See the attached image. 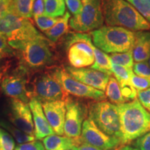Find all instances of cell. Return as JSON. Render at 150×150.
<instances>
[{
	"label": "cell",
	"mask_w": 150,
	"mask_h": 150,
	"mask_svg": "<svg viewBox=\"0 0 150 150\" xmlns=\"http://www.w3.org/2000/svg\"><path fill=\"white\" fill-rule=\"evenodd\" d=\"M104 21L108 26L132 31H147L150 24L126 0H102Z\"/></svg>",
	"instance_id": "1"
},
{
	"label": "cell",
	"mask_w": 150,
	"mask_h": 150,
	"mask_svg": "<svg viewBox=\"0 0 150 150\" xmlns=\"http://www.w3.org/2000/svg\"><path fill=\"white\" fill-rule=\"evenodd\" d=\"M123 143H129L150 131V112L138 99L117 105Z\"/></svg>",
	"instance_id": "2"
},
{
	"label": "cell",
	"mask_w": 150,
	"mask_h": 150,
	"mask_svg": "<svg viewBox=\"0 0 150 150\" xmlns=\"http://www.w3.org/2000/svg\"><path fill=\"white\" fill-rule=\"evenodd\" d=\"M91 35L94 45L108 54L131 51L135 42V32L121 27H102Z\"/></svg>",
	"instance_id": "3"
},
{
	"label": "cell",
	"mask_w": 150,
	"mask_h": 150,
	"mask_svg": "<svg viewBox=\"0 0 150 150\" xmlns=\"http://www.w3.org/2000/svg\"><path fill=\"white\" fill-rule=\"evenodd\" d=\"M13 50L26 68H41L53 62V53L50 43L42 35L18 45Z\"/></svg>",
	"instance_id": "4"
},
{
	"label": "cell",
	"mask_w": 150,
	"mask_h": 150,
	"mask_svg": "<svg viewBox=\"0 0 150 150\" xmlns=\"http://www.w3.org/2000/svg\"><path fill=\"white\" fill-rule=\"evenodd\" d=\"M88 117L101 131L122 142L117 106L105 100L92 102L88 107Z\"/></svg>",
	"instance_id": "5"
},
{
	"label": "cell",
	"mask_w": 150,
	"mask_h": 150,
	"mask_svg": "<svg viewBox=\"0 0 150 150\" xmlns=\"http://www.w3.org/2000/svg\"><path fill=\"white\" fill-rule=\"evenodd\" d=\"M0 34L5 37L13 49L20 43L31 40L42 35L29 19L20 18L10 13L0 18Z\"/></svg>",
	"instance_id": "6"
},
{
	"label": "cell",
	"mask_w": 150,
	"mask_h": 150,
	"mask_svg": "<svg viewBox=\"0 0 150 150\" xmlns=\"http://www.w3.org/2000/svg\"><path fill=\"white\" fill-rule=\"evenodd\" d=\"M104 22L102 0H81L79 13L70 18V27L79 32L93 31Z\"/></svg>",
	"instance_id": "7"
},
{
	"label": "cell",
	"mask_w": 150,
	"mask_h": 150,
	"mask_svg": "<svg viewBox=\"0 0 150 150\" xmlns=\"http://www.w3.org/2000/svg\"><path fill=\"white\" fill-rule=\"evenodd\" d=\"M30 100L36 99L41 103L56 100L65 101L68 94L63 90L52 74L38 75L31 83V88L27 90Z\"/></svg>",
	"instance_id": "8"
},
{
	"label": "cell",
	"mask_w": 150,
	"mask_h": 150,
	"mask_svg": "<svg viewBox=\"0 0 150 150\" xmlns=\"http://www.w3.org/2000/svg\"><path fill=\"white\" fill-rule=\"evenodd\" d=\"M91 35L86 33H74L67 42V58L69 63L76 68L92 66L95 56L89 41Z\"/></svg>",
	"instance_id": "9"
},
{
	"label": "cell",
	"mask_w": 150,
	"mask_h": 150,
	"mask_svg": "<svg viewBox=\"0 0 150 150\" xmlns=\"http://www.w3.org/2000/svg\"><path fill=\"white\" fill-rule=\"evenodd\" d=\"M52 74L67 94L81 98L94 99L97 102L104 101L106 98L104 92L79 81L72 77L65 70L61 68L55 69Z\"/></svg>",
	"instance_id": "10"
},
{
	"label": "cell",
	"mask_w": 150,
	"mask_h": 150,
	"mask_svg": "<svg viewBox=\"0 0 150 150\" xmlns=\"http://www.w3.org/2000/svg\"><path fill=\"white\" fill-rule=\"evenodd\" d=\"M66 114L64 125V134L71 138L78 139L81 137L82 126L88 112L86 105L79 100L68 97L65 99Z\"/></svg>",
	"instance_id": "11"
},
{
	"label": "cell",
	"mask_w": 150,
	"mask_h": 150,
	"mask_svg": "<svg viewBox=\"0 0 150 150\" xmlns=\"http://www.w3.org/2000/svg\"><path fill=\"white\" fill-rule=\"evenodd\" d=\"M80 140L81 143L104 150H113L122 143L118 138L108 136L101 131L90 117L83 122Z\"/></svg>",
	"instance_id": "12"
},
{
	"label": "cell",
	"mask_w": 150,
	"mask_h": 150,
	"mask_svg": "<svg viewBox=\"0 0 150 150\" xmlns=\"http://www.w3.org/2000/svg\"><path fill=\"white\" fill-rule=\"evenodd\" d=\"M27 68L21 65L13 74L6 76L1 81V88L6 96L24 103H29L27 93Z\"/></svg>",
	"instance_id": "13"
},
{
	"label": "cell",
	"mask_w": 150,
	"mask_h": 150,
	"mask_svg": "<svg viewBox=\"0 0 150 150\" xmlns=\"http://www.w3.org/2000/svg\"><path fill=\"white\" fill-rule=\"evenodd\" d=\"M9 119L17 128L30 136H34V124L29 104L19 99H11Z\"/></svg>",
	"instance_id": "14"
},
{
	"label": "cell",
	"mask_w": 150,
	"mask_h": 150,
	"mask_svg": "<svg viewBox=\"0 0 150 150\" xmlns=\"http://www.w3.org/2000/svg\"><path fill=\"white\" fill-rule=\"evenodd\" d=\"M66 72L72 77L86 85L102 91H105L109 81L110 76L107 74L94 69L83 67L76 68L74 67H65Z\"/></svg>",
	"instance_id": "15"
},
{
	"label": "cell",
	"mask_w": 150,
	"mask_h": 150,
	"mask_svg": "<svg viewBox=\"0 0 150 150\" xmlns=\"http://www.w3.org/2000/svg\"><path fill=\"white\" fill-rule=\"evenodd\" d=\"M45 115L56 135L64 134V125L66 114V106L63 100L41 103Z\"/></svg>",
	"instance_id": "16"
},
{
	"label": "cell",
	"mask_w": 150,
	"mask_h": 150,
	"mask_svg": "<svg viewBox=\"0 0 150 150\" xmlns=\"http://www.w3.org/2000/svg\"><path fill=\"white\" fill-rule=\"evenodd\" d=\"M29 105L33 115L35 138L38 140H42L47 136L55 134L45 115L40 101L31 99Z\"/></svg>",
	"instance_id": "17"
},
{
	"label": "cell",
	"mask_w": 150,
	"mask_h": 150,
	"mask_svg": "<svg viewBox=\"0 0 150 150\" xmlns=\"http://www.w3.org/2000/svg\"><path fill=\"white\" fill-rule=\"evenodd\" d=\"M136 63L147 61L150 56V31L135 32V42L132 49Z\"/></svg>",
	"instance_id": "18"
},
{
	"label": "cell",
	"mask_w": 150,
	"mask_h": 150,
	"mask_svg": "<svg viewBox=\"0 0 150 150\" xmlns=\"http://www.w3.org/2000/svg\"><path fill=\"white\" fill-rule=\"evenodd\" d=\"M45 150H65L72 147H78L81 144L80 138L78 139L67 136L52 134L45 137L42 140Z\"/></svg>",
	"instance_id": "19"
},
{
	"label": "cell",
	"mask_w": 150,
	"mask_h": 150,
	"mask_svg": "<svg viewBox=\"0 0 150 150\" xmlns=\"http://www.w3.org/2000/svg\"><path fill=\"white\" fill-rule=\"evenodd\" d=\"M89 43L93 49L94 56H95V63L91 66V68L111 76L112 74V63L110 56L94 45L91 39L90 40Z\"/></svg>",
	"instance_id": "20"
},
{
	"label": "cell",
	"mask_w": 150,
	"mask_h": 150,
	"mask_svg": "<svg viewBox=\"0 0 150 150\" xmlns=\"http://www.w3.org/2000/svg\"><path fill=\"white\" fill-rule=\"evenodd\" d=\"M70 18V13L66 11L64 16L59 18L58 22L51 29L45 31V34L49 40L53 42H56L62 35L66 33L68 31L69 21Z\"/></svg>",
	"instance_id": "21"
},
{
	"label": "cell",
	"mask_w": 150,
	"mask_h": 150,
	"mask_svg": "<svg viewBox=\"0 0 150 150\" xmlns=\"http://www.w3.org/2000/svg\"><path fill=\"white\" fill-rule=\"evenodd\" d=\"M35 0H12L9 13L22 18H31Z\"/></svg>",
	"instance_id": "22"
},
{
	"label": "cell",
	"mask_w": 150,
	"mask_h": 150,
	"mask_svg": "<svg viewBox=\"0 0 150 150\" xmlns=\"http://www.w3.org/2000/svg\"><path fill=\"white\" fill-rule=\"evenodd\" d=\"M106 96L109 99L112 104L120 105L126 102L122 95L120 86L115 78L110 76L109 81L106 86Z\"/></svg>",
	"instance_id": "23"
},
{
	"label": "cell",
	"mask_w": 150,
	"mask_h": 150,
	"mask_svg": "<svg viewBox=\"0 0 150 150\" xmlns=\"http://www.w3.org/2000/svg\"><path fill=\"white\" fill-rule=\"evenodd\" d=\"M65 13L64 0H45L44 16L58 18L63 16Z\"/></svg>",
	"instance_id": "24"
},
{
	"label": "cell",
	"mask_w": 150,
	"mask_h": 150,
	"mask_svg": "<svg viewBox=\"0 0 150 150\" xmlns=\"http://www.w3.org/2000/svg\"><path fill=\"white\" fill-rule=\"evenodd\" d=\"M0 127H3L5 130L9 132L11 136L13 137L18 144L26 143L33 141L35 140V136H30L23 131L15 127L13 124L8 122L6 121H0Z\"/></svg>",
	"instance_id": "25"
},
{
	"label": "cell",
	"mask_w": 150,
	"mask_h": 150,
	"mask_svg": "<svg viewBox=\"0 0 150 150\" xmlns=\"http://www.w3.org/2000/svg\"><path fill=\"white\" fill-rule=\"evenodd\" d=\"M110 59L112 64L121 65L129 68H133L134 64L132 50L125 53L111 54Z\"/></svg>",
	"instance_id": "26"
},
{
	"label": "cell",
	"mask_w": 150,
	"mask_h": 150,
	"mask_svg": "<svg viewBox=\"0 0 150 150\" xmlns=\"http://www.w3.org/2000/svg\"><path fill=\"white\" fill-rule=\"evenodd\" d=\"M112 72L118 82L131 81V76L134 74L133 68L114 64H112Z\"/></svg>",
	"instance_id": "27"
},
{
	"label": "cell",
	"mask_w": 150,
	"mask_h": 150,
	"mask_svg": "<svg viewBox=\"0 0 150 150\" xmlns=\"http://www.w3.org/2000/svg\"><path fill=\"white\" fill-rule=\"evenodd\" d=\"M150 24V0H126Z\"/></svg>",
	"instance_id": "28"
},
{
	"label": "cell",
	"mask_w": 150,
	"mask_h": 150,
	"mask_svg": "<svg viewBox=\"0 0 150 150\" xmlns=\"http://www.w3.org/2000/svg\"><path fill=\"white\" fill-rule=\"evenodd\" d=\"M120 86L122 95L126 102H129L136 99L138 97V91L133 86L131 81L118 82Z\"/></svg>",
	"instance_id": "29"
},
{
	"label": "cell",
	"mask_w": 150,
	"mask_h": 150,
	"mask_svg": "<svg viewBox=\"0 0 150 150\" xmlns=\"http://www.w3.org/2000/svg\"><path fill=\"white\" fill-rule=\"evenodd\" d=\"M34 21L38 29L42 31H46L50 29L59 20L58 18H52L42 15V16H35Z\"/></svg>",
	"instance_id": "30"
},
{
	"label": "cell",
	"mask_w": 150,
	"mask_h": 150,
	"mask_svg": "<svg viewBox=\"0 0 150 150\" xmlns=\"http://www.w3.org/2000/svg\"><path fill=\"white\" fill-rule=\"evenodd\" d=\"M13 137L4 129L0 127V150H15Z\"/></svg>",
	"instance_id": "31"
},
{
	"label": "cell",
	"mask_w": 150,
	"mask_h": 150,
	"mask_svg": "<svg viewBox=\"0 0 150 150\" xmlns=\"http://www.w3.org/2000/svg\"><path fill=\"white\" fill-rule=\"evenodd\" d=\"M135 74L150 79V66L147 61L135 63L133 66Z\"/></svg>",
	"instance_id": "32"
},
{
	"label": "cell",
	"mask_w": 150,
	"mask_h": 150,
	"mask_svg": "<svg viewBox=\"0 0 150 150\" xmlns=\"http://www.w3.org/2000/svg\"><path fill=\"white\" fill-rule=\"evenodd\" d=\"M131 83L137 91H141L150 88V79L134 74L131 78Z\"/></svg>",
	"instance_id": "33"
},
{
	"label": "cell",
	"mask_w": 150,
	"mask_h": 150,
	"mask_svg": "<svg viewBox=\"0 0 150 150\" xmlns=\"http://www.w3.org/2000/svg\"><path fill=\"white\" fill-rule=\"evenodd\" d=\"M133 145L140 150H150V131L135 140Z\"/></svg>",
	"instance_id": "34"
},
{
	"label": "cell",
	"mask_w": 150,
	"mask_h": 150,
	"mask_svg": "<svg viewBox=\"0 0 150 150\" xmlns=\"http://www.w3.org/2000/svg\"><path fill=\"white\" fill-rule=\"evenodd\" d=\"M15 150H45L42 142L39 140L26 142V143L19 144L15 148Z\"/></svg>",
	"instance_id": "35"
},
{
	"label": "cell",
	"mask_w": 150,
	"mask_h": 150,
	"mask_svg": "<svg viewBox=\"0 0 150 150\" xmlns=\"http://www.w3.org/2000/svg\"><path fill=\"white\" fill-rule=\"evenodd\" d=\"M138 99L147 110L150 108V88L144 91H138Z\"/></svg>",
	"instance_id": "36"
},
{
	"label": "cell",
	"mask_w": 150,
	"mask_h": 150,
	"mask_svg": "<svg viewBox=\"0 0 150 150\" xmlns=\"http://www.w3.org/2000/svg\"><path fill=\"white\" fill-rule=\"evenodd\" d=\"M13 54H15L13 49L9 45L5 37L0 34V55L5 57L12 55Z\"/></svg>",
	"instance_id": "37"
},
{
	"label": "cell",
	"mask_w": 150,
	"mask_h": 150,
	"mask_svg": "<svg viewBox=\"0 0 150 150\" xmlns=\"http://www.w3.org/2000/svg\"><path fill=\"white\" fill-rule=\"evenodd\" d=\"M65 1L69 11L72 15L76 16L79 13L81 7V0H65Z\"/></svg>",
	"instance_id": "38"
},
{
	"label": "cell",
	"mask_w": 150,
	"mask_h": 150,
	"mask_svg": "<svg viewBox=\"0 0 150 150\" xmlns=\"http://www.w3.org/2000/svg\"><path fill=\"white\" fill-rule=\"evenodd\" d=\"M45 0H35L33 4V16H38L44 15Z\"/></svg>",
	"instance_id": "39"
},
{
	"label": "cell",
	"mask_w": 150,
	"mask_h": 150,
	"mask_svg": "<svg viewBox=\"0 0 150 150\" xmlns=\"http://www.w3.org/2000/svg\"><path fill=\"white\" fill-rule=\"evenodd\" d=\"M12 0H0V18L9 13V8Z\"/></svg>",
	"instance_id": "40"
},
{
	"label": "cell",
	"mask_w": 150,
	"mask_h": 150,
	"mask_svg": "<svg viewBox=\"0 0 150 150\" xmlns=\"http://www.w3.org/2000/svg\"><path fill=\"white\" fill-rule=\"evenodd\" d=\"M78 150H104L99 148L93 147L86 143H81L78 146Z\"/></svg>",
	"instance_id": "41"
},
{
	"label": "cell",
	"mask_w": 150,
	"mask_h": 150,
	"mask_svg": "<svg viewBox=\"0 0 150 150\" xmlns=\"http://www.w3.org/2000/svg\"><path fill=\"white\" fill-rule=\"evenodd\" d=\"M120 150H140V149H137V148L131 147V146L126 145V146H124V147H121Z\"/></svg>",
	"instance_id": "42"
},
{
	"label": "cell",
	"mask_w": 150,
	"mask_h": 150,
	"mask_svg": "<svg viewBox=\"0 0 150 150\" xmlns=\"http://www.w3.org/2000/svg\"><path fill=\"white\" fill-rule=\"evenodd\" d=\"M4 56H2L1 55H0V61H1V59H2ZM2 75H3V72H1V70H0V79H1V78H2Z\"/></svg>",
	"instance_id": "43"
},
{
	"label": "cell",
	"mask_w": 150,
	"mask_h": 150,
	"mask_svg": "<svg viewBox=\"0 0 150 150\" xmlns=\"http://www.w3.org/2000/svg\"><path fill=\"white\" fill-rule=\"evenodd\" d=\"M65 150H78V147L75 146V147H70V148H69V149H65Z\"/></svg>",
	"instance_id": "44"
},
{
	"label": "cell",
	"mask_w": 150,
	"mask_h": 150,
	"mask_svg": "<svg viewBox=\"0 0 150 150\" xmlns=\"http://www.w3.org/2000/svg\"><path fill=\"white\" fill-rule=\"evenodd\" d=\"M148 63H149V65L150 66V56H149V61H148Z\"/></svg>",
	"instance_id": "45"
}]
</instances>
